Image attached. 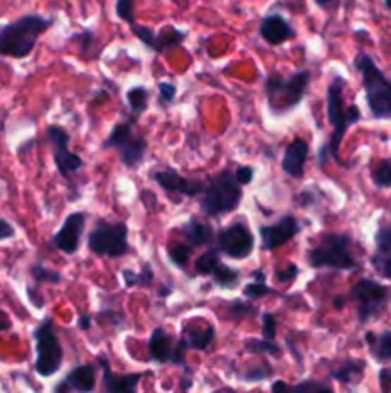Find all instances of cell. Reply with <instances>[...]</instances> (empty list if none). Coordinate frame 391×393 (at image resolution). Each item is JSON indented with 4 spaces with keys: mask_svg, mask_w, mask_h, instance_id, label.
Returning <instances> with one entry per match:
<instances>
[{
    "mask_svg": "<svg viewBox=\"0 0 391 393\" xmlns=\"http://www.w3.org/2000/svg\"><path fill=\"white\" fill-rule=\"evenodd\" d=\"M54 25V20L42 18L39 14L21 16L15 21L0 25V56L23 60L37 47L42 33Z\"/></svg>",
    "mask_w": 391,
    "mask_h": 393,
    "instance_id": "obj_1",
    "label": "cell"
},
{
    "mask_svg": "<svg viewBox=\"0 0 391 393\" xmlns=\"http://www.w3.org/2000/svg\"><path fill=\"white\" fill-rule=\"evenodd\" d=\"M311 87L309 69H297L294 75L284 77L271 71L265 79V96L273 116H286L305 100Z\"/></svg>",
    "mask_w": 391,
    "mask_h": 393,
    "instance_id": "obj_2",
    "label": "cell"
},
{
    "mask_svg": "<svg viewBox=\"0 0 391 393\" xmlns=\"http://www.w3.org/2000/svg\"><path fill=\"white\" fill-rule=\"evenodd\" d=\"M353 66L361 73L363 79L364 95H366V106L371 116L376 121L391 119V79L378 68L376 61L371 54L359 52L353 60Z\"/></svg>",
    "mask_w": 391,
    "mask_h": 393,
    "instance_id": "obj_3",
    "label": "cell"
},
{
    "mask_svg": "<svg viewBox=\"0 0 391 393\" xmlns=\"http://www.w3.org/2000/svg\"><path fill=\"white\" fill-rule=\"evenodd\" d=\"M242 186L236 183V176L228 167L209 176L206 190L199 196V210L211 219H221L227 213H232L242 204Z\"/></svg>",
    "mask_w": 391,
    "mask_h": 393,
    "instance_id": "obj_4",
    "label": "cell"
},
{
    "mask_svg": "<svg viewBox=\"0 0 391 393\" xmlns=\"http://www.w3.org/2000/svg\"><path fill=\"white\" fill-rule=\"evenodd\" d=\"M345 87H347V81L340 75H336L326 88V117H328V123L334 129V133L330 136L328 146L332 157H336L337 162H340V146H342L343 136L349 131V127L361 121V117H363L361 109L355 104L345 106V98H343Z\"/></svg>",
    "mask_w": 391,
    "mask_h": 393,
    "instance_id": "obj_5",
    "label": "cell"
},
{
    "mask_svg": "<svg viewBox=\"0 0 391 393\" xmlns=\"http://www.w3.org/2000/svg\"><path fill=\"white\" fill-rule=\"evenodd\" d=\"M311 269L328 271H357V259L351 251V236L345 232H326L321 242L305 253Z\"/></svg>",
    "mask_w": 391,
    "mask_h": 393,
    "instance_id": "obj_6",
    "label": "cell"
},
{
    "mask_svg": "<svg viewBox=\"0 0 391 393\" xmlns=\"http://www.w3.org/2000/svg\"><path fill=\"white\" fill-rule=\"evenodd\" d=\"M35 349H37V359H35V373L42 378L54 376L63 363V347L62 341L56 334L54 320L46 317L41 320V325L33 330Z\"/></svg>",
    "mask_w": 391,
    "mask_h": 393,
    "instance_id": "obj_7",
    "label": "cell"
},
{
    "mask_svg": "<svg viewBox=\"0 0 391 393\" xmlns=\"http://www.w3.org/2000/svg\"><path fill=\"white\" fill-rule=\"evenodd\" d=\"M102 150H117L119 159L127 169H137L144 162L148 152V140L132 131V121L117 123L102 143Z\"/></svg>",
    "mask_w": 391,
    "mask_h": 393,
    "instance_id": "obj_8",
    "label": "cell"
},
{
    "mask_svg": "<svg viewBox=\"0 0 391 393\" xmlns=\"http://www.w3.org/2000/svg\"><path fill=\"white\" fill-rule=\"evenodd\" d=\"M89 250L98 258L119 259L129 253V229L125 223H108L98 221L97 226L89 232Z\"/></svg>",
    "mask_w": 391,
    "mask_h": 393,
    "instance_id": "obj_9",
    "label": "cell"
},
{
    "mask_svg": "<svg viewBox=\"0 0 391 393\" xmlns=\"http://www.w3.org/2000/svg\"><path fill=\"white\" fill-rule=\"evenodd\" d=\"M349 298L355 301L357 309V320L361 325L371 322L384 311L391 298L390 286L382 284L372 278H361L357 284L351 288Z\"/></svg>",
    "mask_w": 391,
    "mask_h": 393,
    "instance_id": "obj_10",
    "label": "cell"
},
{
    "mask_svg": "<svg viewBox=\"0 0 391 393\" xmlns=\"http://www.w3.org/2000/svg\"><path fill=\"white\" fill-rule=\"evenodd\" d=\"M186 353H188V347H186L185 336H179V338L171 336L163 326H158L151 330L150 339H148V357L151 363L182 366L185 370H188Z\"/></svg>",
    "mask_w": 391,
    "mask_h": 393,
    "instance_id": "obj_11",
    "label": "cell"
},
{
    "mask_svg": "<svg viewBox=\"0 0 391 393\" xmlns=\"http://www.w3.org/2000/svg\"><path fill=\"white\" fill-rule=\"evenodd\" d=\"M213 248L228 259H247L255 250V236L246 221H236L215 234Z\"/></svg>",
    "mask_w": 391,
    "mask_h": 393,
    "instance_id": "obj_12",
    "label": "cell"
},
{
    "mask_svg": "<svg viewBox=\"0 0 391 393\" xmlns=\"http://www.w3.org/2000/svg\"><path fill=\"white\" fill-rule=\"evenodd\" d=\"M46 140H49L50 150H52L56 169H58L62 179H69V175L77 173L85 165L82 157L77 156L75 152L69 150L71 136H69V133L63 127H60V125H50L49 129H46Z\"/></svg>",
    "mask_w": 391,
    "mask_h": 393,
    "instance_id": "obj_13",
    "label": "cell"
},
{
    "mask_svg": "<svg viewBox=\"0 0 391 393\" xmlns=\"http://www.w3.org/2000/svg\"><path fill=\"white\" fill-rule=\"evenodd\" d=\"M302 232V223L294 215H284L273 224H261L259 238L261 250L273 251L292 242Z\"/></svg>",
    "mask_w": 391,
    "mask_h": 393,
    "instance_id": "obj_14",
    "label": "cell"
},
{
    "mask_svg": "<svg viewBox=\"0 0 391 393\" xmlns=\"http://www.w3.org/2000/svg\"><path fill=\"white\" fill-rule=\"evenodd\" d=\"M150 179L154 183L158 184L159 188L165 190L169 196L180 194V196L188 198H199L206 190V183H199V181H192V179H186L179 173V171L171 169V167H165V169L151 171Z\"/></svg>",
    "mask_w": 391,
    "mask_h": 393,
    "instance_id": "obj_15",
    "label": "cell"
},
{
    "mask_svg": "<svg viewBox=\"0 0 391 393\" xmlns=\"http://www.w3.org/2000/svg\"><path fill=\"white\" fill-rule=\"evenodd\" d=\"M85 224H87V213L85 211H73L69 213L66 221H63L62 229L56 232L50 244L58 251H62L66 255H73L79 251L81 246L82 232H85Z\"/></svg>",
    "mask_w": 391,
    "mask_h": 393,
    "instance_id": "obj_16",
    "label": "cell"
},
{
    "mask_svg": "<svg viewBox=\"0 0 391 393\" xmlns=\"http://www.w3.org/2000/svg\"><path fill=\"white\" fill-rule=\"evenodd\" d=\"M307 159H309V143L303 140L302 136H297L284 150L280 167L290 179L302 181L305 176V163H307Z\"/></svg>",
    "mask_w": 391,
    "mask_h": 393,
    "instance_id": "obj_17",
    "label": "cell"
},
{
    "mask_svg": "<svg viewBox=\"0 0 391 393\" xmlns=\"http://www.w3.org/2000/svg\"><path fill=\"white\" fill-rule=\"evenodd\" d=\"M259 35L261 39L271 47H280L286 41L295 39V29L284 16L268 14L261 20Z\"/></svg>",
    "mask_w": 391,
    "mask_h": 393,
    "instance_id": "obj_18",
    "label": "cell"
},
{
    "mask_svg": "<svg viewBox=\"0 0 391 393\" xmlns=\"http://www.w3.org/2000/svg\"><path fill=\"white\" fill-rule=\"evenodd\" d=\"M98 365L104 373V393H137L140 380L144 378V373H111L110 363L104 357H98Z\"/></svg>",
    "mask_w": 391,
    "mask_h": 393,
    "instance_id": "obj_19",
    "label": "cell"
},
{
    "mask_svg": "<svg viewBox=\"0 0 391 393\" xmlns=\"http://www.w3.org/2000/svg\"><path fill=\"white\" fill-rule=\"evenodd\" d=\"M177 232H180L186 238V244L194 246H211L215 244V234L211 226L206 223H201L198 219H190L185 224H180L175 229Z\"/></svg>",
    "mask_w": 391,
    "mask_h": 393,
    "instance_id": "obj_20",
    "label": "cell"
},
{
    "mask_svg": "<svg viewBox=\"0 0 391 393\" xmlns=\"http://www.w3.org/2000/svg\"><path fill=\"white\" fill-rule=\"evenodd\" d=\"M63 380L75 393H92L97 389V366L90 363L75 366Z\"/></svg>",
    "mask_w": 391,
    "mask_h": 393,
    "instance_id": "obj_21",
    "label": "cell"
},
{
    "mask_svg": "<svg viewBox=\"0 0 391 393\" xmlns=\"http://www.w3.org/2000/svg\"><path fill=\"white\" fill-rule=\"evenodd\" d=\"M215 336H217V328L213 325L186 326L185 328V339L188 351H207L209 346L215 341Z\"/></svg>",
    "mask_w": 391,
    "mask_h": 393,
    "instance_id": "obj_22",
    "label": "cell"
},
{
    "mask_svg": "<svg viewBox=\"0 0 391 393\" xmlns=\"http://www.w3.org/2000/svg\"><path fill=\"white\" fill-rule=\"evenodd\" d=\"M366 370V363L363 359H347L343 361L342 365L337 366L336 370H332V378L340 382V384H359L364 376Z\"/></svg>",
    "mask_w": 391,
    "mask_h": 393,
    "instance_id": "obj_23",
    "label": "cell"
},
{
    "mask_svg": "<svg viewBox=\"0 0 391 393\" xmlns=\"http://www.w3.org/2000/svg\"><path fill=\"white\" fill-rule=\"evenodd\" d=\"M185 41L186 31H180V29L173 28V25H165V28L161 29V31H158L156 37H154V47H151V50H154L156 54H163V52L171 50V48L180 47Z\"/></svg>",
    "mask_w": 391,
    "mask_h": 393,
    "instance_id": "obj_24",
    "label": "cell"
},
{
    "mask_svg": "<svg viewBox=\"0 0 391 393\" xmlns=\"http://www.w3.org/2000/svg\"><path fill=\"white\" fill-rule=\"evenodd\" d=\"M364 341L371 349L372 357L380 363H390L391 361V330H385L382 334L366 332Z\"/></svg>",
    "mask_w": 391,
    "mask_h": 393,
    "instance_id": "obj_25",
    "label": "cell"
},
{
    "mask_svg": "<svg viewBox=\"0 0 391 393\" xmlns=\"http://www.w3.org/2000/svg\"><path fill=\"white\" fill-rule=\"evenodd\" d=\"M209 278L213 280V284L217 286V288H223V290H232L236 286L240 284V278H242V272L238 269H234V267H228L225 265L223 261L213 267L211 274Z\"/></svg>",
    "mask_w": 391,
    "mask_h": 393,
    "instance_id": "obj_26",
    "label": "cell"
},
{
    "mask_svg": "<svg viewBox=\"0 0 391 393\" xmlns=\"http://www.w3.org/2000/svg\"><path fill=\"white\" fill-rule=\"evenodd\" d=\"M121 278H123L125 288H148L154 282V269L150 263H142L140 271L123 269Z\"/></svg>",
    "mask_w": 391,
    "mask_h": 393,
    "instance_id": "obj_27",
    "label": "cell"
},
{
    "mask_svg": "<svg viewBox=\"0 0 391 393\" xmlns=\"http://www.w3.org/2000/svg\"><path fill=\"white\" fill-rule=\"evenodd\" d=\"M227 315L228 319L234 322H242V320L255 319L259 315V309L254 306V301L247 299H234L227 303Z\"/></svg>",
    "mask_w": 391,
    "mask_h": 393,
    "instance_id": "obj_28",
    "label": "cell"
},
{
    "mask_svg": "<svg viewBox=\"0 0 391 393\" xmlns=\"http://www.w3.org/2000/svg\"><path fill=\"white\" fill-rule=\"evenodd\" d=\"M127 104H129L130 111L137 116H142L146 109L150 108V90L142 85H137V87H130L127 90Z\"/></svg>",
    "mask_w": 391,
    "mask_h": 393,
    "instance_id": "obj_29",
    "label": "cell"
},
{
    "mask_svg": "<svg viewBox=\"0 0 391 393\" xmlns=\"http://www.w3.org/2000/svg\"><path fill=\"white\" fill-rule=\"evenodd\" d=\"M374 246L376 250L372 253L371 261H378L391 255V223H382L378 226L376 234H374Z\"/></svg>",
    "mask_w": 391,
    "mask_h": 393,
    "instance_id": "obj_30",
    "label": "cell"
},
{
    "mask_svg": "<svg viewBox=\"0 0 391 393\" xmlns=\"http://www.w3.org/2000/svg\"><path fill=\"white\" fill-rule=\"evenodd\" d=\"M167 255L175 267L179 269H186L192 258V246L186 244V242H171L167 248Z\"/></svg>",
    "mask_w": 391,
    "mask_h": 393,
    "instance_id": "obj_31",
    "label": "cell"
},
{
    "mask_svg": "<svg viewBox=\"0 0 391 393\" xmlns=\"http://www.w3.org/2000/svg\"><path fill=\"white\" fill-rule=\"evenodd\" d=\"M29 274L33 278L37 284H60L63 280L62 272L60 271H52L49 267H44L42 263H35L29 267Z\"/></svg>",
    "mask_w": 391,
    "mask_h": 393,
    "instance_id": "obj_32",
    "label": "cell"
},
{
    "mask_svg": "<svg viewBox=\"0 0 391 393\" xmlns=\"http://www.w3.org/2000/svg\"><path fill=\"white\" fill-rule=\"evenodd\" d=\"M221 261V253L215 248L211 250L204 251L198 259H196V265H194V271L196 274H201V277H209L213 271V267Z\"/></svg>",
    "mask_w": 391,
    "mask_h": 393,
    "instance_id": "obj_33",
    "label": "cell"
},
{
    "mask_svg": "<svg viewBox=\"0 0 391 393\" xmlns=\"http://www.w3.org/2000/svg\"><path fill=\"white\" fill-rule=\"evenodd\" d=\"M244 347L246 351L249 353H265V355H273V357H280V346L275 344V341H267V339H246L244 341Z\"/></svg>",
    "mask_w": 391,
    "mask_h": 393,
    "instance_id": "obj_34",
    "label": "cell"
},
{
    "mask_svg": "<svg viewBox=\"0 0 391 393\" xmlns=\"http://www.w3.org/2000/svg\"><path fill=\"white\" fill-rule=\"evenodd\" d=\"M372 183L378 188H391V159H382L372 169Z\"/></svg>",
    "mask_w": 391,
    "mask_h": 393,
    "instance_id": "obj_35",
    "label": "cell"
},
{
    "mask_svg": "<svg viewBox=\"0 0 391 393\" xmlns=\"http://www.w3.org/2000/svg\"><path fill=\"white\" fill-rule=\"evenodd\" d=\"M244 298L247 299V301H257V299L261 298H267V296H271L273 294V288L271 286H267V282H249V284L244 286Z\"/></svg>",
    "mask_w": 391,
    "mask_h": 393,
    "instance_id": "obj_36",
    "label": "cell"
},
{
    "mask_svg": "<svg viewBox=\"0 0 391 393\" xmlns=\"http://www.w3.org/2000/svg\"><path fill=\"white\" fill-rule=\"evenodd\" d=\"M295 393H334V389L318 380H302L294 386Z\"/></svg>",
    "mask_w": 391,
    "mask_h": 393,
    "instance_id": "obj_37",
    "label": "cell"
},
{
    "mask_svg": "<svg viewBox=\"0 0 391 393\" xmlns=\"http://www.w3.org/2000/svg\"><path fill=\"white\" fill-rule=\"evenodd\" d=\"M273 376V368L267 363H261V365H254L247 368L246 373L242 374L244 382H261V380H267Z\"/></svg>",
    "mask_w": 391,
    "mask_h": 393,
    "instance_id": "obj_38",
    "label": "cell"
},
{
    "mask_svg": "<svg viewBox=\"0 0 391 393\" xmlns=\"http://www.w3.org/2000/svg\"><path fill=\"white\" fill-rule=\"evenodd\" d=\"M261 322H263V328H261V334H263V339L267 341H275L276 332H278V319H276L275 313H263L261 315Z\"/></svg>",
    "mask_w": 391,
    "mask_h": 393,
    "instance_id": "obj_39",
    "label": "cell"
},
{
    "mask_svg": "<svg viewBox=\"0 0 391 393\" xmlns=\"http://www.w3.org/2000/svg\"><path fill=\"white\" fill-rule=\"evenodd\" d=\"M116 14L119 16V20L127 21L129 25H132L135 23V0H117Z\"/></svg>",
    "mask_w": 391,
    "mask_h": 393,
    "instance_id": "obj_40",
    "label": "cell"
},
{
    "mask_svg": "<svg viewBox=\"0 0 391 393\" xmlns=\"http://www.w3.org/2000/svg\"><path fill=\"white\" fill-rule=\"evenodd\" d=\"M234 176H236V183L244 188V186H249V184L254 183L255 169L252 165H242V167H238V169L234 171Z\"/></svg>",
    "mask_w": 391,
    "mask_h": 393,
    "instance_id": "obj_41",
    "label": "cell"
},
{
    "mask_svg": "<svg viewBox=\"0 0 391 393\" xmlns=\"http://www.w3.org/2000/svg\"><path fill=\"white\" fill-rule=\"evenodd\" d=\"M297 274H299V267L295 263H290L286 269H276L275 271V278L278 282H282V284H288V282L295 280Z\"/></svg>",
    "mask_w": 391,
    "mask_h": 393,
    "instance_id": "obj_42",
    "label": "cell"
},
{
    "mask_svg": "<svg viewBox=\"0 0 391 393\" xmlns=\"http://www.w3.org/2000/svg\"><path fill=\"white\" fill-rule=\"evenodd\" d=\"M158 90H159V100H161V104L175 102V98H177V87H175L173 83L161 81L158 85Z\"/></svg>",
    "mask_w": 391,
    "mask_h": 393,
    "instance_id": "obj_43",
    "label": "cell"
},
{
    "mask_svg": "<svg viewBox=\"0 0 391 393\" xmlns=\"http://www.w3.org/2000/svg\"><path fill=\"white\" fill-rule=\"evenodd\" d=\"M371 263L382 277L391 280V255H387V258L384 259H378V261H371Z\"/></svg>",
    "mask_w": 391,
    "mask_h": 393,
    "instance_id": "obj_44",
    "label": "cell"
},
{
    "mask_svg": "<svg viewBox=\"0 0 391 393\" xmlns=\"http://www.w3.org/2000/svg\"><path fill=\"white\" fill-rule=\"evenodd\" d=\"M15 236V229L14 224L6 221L4 217H0V242H4V240H12Z\"/></svg>",
    "mask_w": 391,
    "mask_h": 393,
    "instance_id": "obj_45",
    "label": "cell"
},
{
    "mask_svg": "<svg viewBox=\"0 0 391 393\" xmlns=\"http://www.w3.org/2000/svg\"><path fill=\"white\" fill-rule=\"evenodd\" d=\"M378 382H380V389L384 393H391V368L384 366L380 374H378Z\"/></svg>",
    "mask_w": 391,
    "mask_h": 393,
    "instance_id": "obj_46",
    "label": "cell"
},
{
    "mask_svg": "<svg viewBox=\"0 0 391 393\" xmlns=\"http://www.w3.org/2000/svg\"><path fill=\"white\" fill-rule=\"evenodd\" d=\"M297 204L302 205V207H305V210H309V207H313V205L316 204V196L311 192V190H303V192H299L297 194Z\"/></svg>",
    "mask_w": 391,
    "mask_h": 393,
    "instance_id": "obj_47",
    "label": "cell"
},
{
    "mask_svg": "<svg viewBox=\"0 0 391 393\" xmlns=\"http://www.w3.org/2000/svg\"><path fill=\"white\" fill-rule=\"evenodd\" d=\"M271 393H295V392H294V386H290L288 382H284V380H276V382H273Z\"/></svg>",
    "mask_w": 391,
    "mask_h": 393,
    "instance_id": "obj_48",
    "label": "cell"
},
{
    "mask_svg": "<svg viewBox=\"0 0 391 393\" xmlns=\"http://www.w3.org/2000/svg\"><path fill=\"white\" fill-rule=\"evenodd\" d=\"M332 157V152H330L328 144H323L321 150H318V167H326L328 165V159Z\"/></svg>",
    "mask_w": 391,
    "mask_h": 393,
    "instance_id": "obj_49",
    "label": "cell"
},
{
    "mask_svg": "<svg viewBox=\"0 0 391 393\" xmlns=\"http://www.w3.org/2000/svg\"><path fill=\"white\" fill-rule=\"evenodd\" d=\"M315 4L318 8L326 10V12H330V10H336V6L340 4V0H315Z\"/></svg>",
    "mask_w": 391,
    "mask_h": 393,
    "instance_id": "obj_50",
    "label": "cell"
},
{
    "mask_svg": "<svg viewBox=\"0 0 391 393\" xmlns=\"http://www.w3.org/2000/svg\"><path fill=\"white\" fill-rule=\"evenodd\" d=\"M10 328H12V320H10L6 313L0 311V332H6Z\"/></svg>",
    "mask_w": 391,
    "mask_h": 393,
    "instance_id": "obj_51",
    "label": "cell"
},
{
    "mask_svg": "<svg viewBox=\"0 0 391 393\" xmlns=\"http://www.w3.org/2000/svg\"><path fill=\"white\" fill-rule=\"evenodd\" d=\"M90 326H92V317L90 315H82L81 319H79V328L81 330H89Z\"/></svg>",
    "mask_w": 391,
    "mask_h": 393,
    "instance_id": "obj_52",
    "label": "cell"
},
{
    "mask_svg": "<svg viewBox=\"0 0 391 393\" xmlns=\"http://www.w3.org/2000/svg\"><path fill=\"white\" fill-rule=\"evenodd\" d=\"M54 393H73V389L69 387V384L66 380H62V382L54 387Z\"/></svg>",
    "mask_w": 391,
    "mask_h": 393,
    "instance_id": "obj_53",
    "label": "cell"
},
{
    "mask_svg": "<svg viewBox=\"0 0 391 393\" xmlns=\"http://www.w3.org/2000/svg\"><path fill=\"white\" fill-rule=\"evenodd\" d=\"M345 301H347V299L343 298V296H336V298L332 299V306H334V309H337V311H340V309H343V307H345Z\"/></svg>",
    "mask_w": 391,
    "mask_h": 393,
    "instance_id": "obj_54",
    "label": "cell"
},
{
    "mask_svg": "<svg viewBox=\"0 0 391 393\" xmlns=\"http://www.w3.org/2000/svg\"><path fill=\"white\" fill-rule=\"evenodd\" d=\"M265 278H267V274H265V271H263V269H257V271H254L255 282H265Z\"/></svg>",
    "mask_w": 391,
    "mask_h": 393,
    "instance_id": "obj_55",
    "label": "cell"
},
{
    "mask_svg": "<svg viewBox=\"0 0 391 393\" xmlns=\"http://www.w3.org/2000/svg\"><path fill=\"white\" fill-rule=\"evenodd\" d=\"M171 286H167V288H161V290H159V298H167V296H171Z\"/></svg>",
    "mask_w": 391,
    "mask_h": 393,
    "instance_id": "obj_56",
    "label": "cell"
},
{
    "mask_svg": "<svg viewBox=\"0 0 391 393\" xmlns=\"http://www.w3.org/2000/svg\"><path fill=\"white\" fill-rule=\"evenodd\" d=\"M33 144H35V140H29L27 144H23V146H20V150H18V154H20V156H21V154H25V150L31 148Z\"/></svg>",
    "mask_w": 391,
    "mask_h": 393,
    "instance_id": "obj_57",
    "label": "cell"
},
{
    "mask_svg": "<svg viewBox=\"0 0 391 393\" xmlns=\"http://www.w3.org/2000/svg\"><path fill=\"white\" fill-rule=\"evenodd\" d=\"M213 393H236L232 387H219V389H215Z\"/></svg>",
    "mask_w": 391,
    "mask_h": 393,
    "instance_id": "obj_58",
    "label": "cell"
},
{
    "mask_svg": "<svg viewBox=\"0 0 391 393\" xmlns=\"http://www.w3.org/2000/svg\"><path fill=\"white\" fill-rule=\"evenodd\" d=\"M384 4H385V8H387V10L391 12V0H384Z\"/></svg>",
    "mask_w": 391,
    "mask_h": 393,
    "instance_id": "obj_59",
    "label": "cell"
}]
</instances>
